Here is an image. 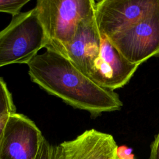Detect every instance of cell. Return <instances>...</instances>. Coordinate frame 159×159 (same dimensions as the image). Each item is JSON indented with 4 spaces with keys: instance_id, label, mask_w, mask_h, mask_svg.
Wrapping results in <instances>:
<instances>
[{
    "instance_id": "cell-1",
    "label": "cell",
    "mask_w": 159,
    "mask_h": 159,
    "mask_svg": "<svg viewBox=\"0 0 159 159\" xmlns=\"http://www.w3.org/2000/svg\"><path fill=\"white\" fill-rule=\"evenodd\" d=\"M32 82L71 107L92 117L119 111L123 103L114 91L101 87L68 58L50 50L37 54L27 64Z\"/></svg>"
},
{
    "instance_id": "cell-13",
    "label": "cell",
    "mask_w": 159,
    "mask_h": 159,
    "mask_svg": "<svg viewBox=\"0 0 159 159\" xmlns=\"http://www.w3.org/2000/svg\"><path fill=\"white\" fill-rule=\"evenodd\" d=\"M149 159H159V132L150 145Z\"/></svg>"
},
{
    "instance_id": "cell-3",
    "label": "cell",
    "mask_w": 159,
    "mask_h": 159,
    "mask_svg": "<svg viewBox=\"0 0 159 159\" xmlns=\"http://www.w3.org/2000/svg\"><path fill=\"white\" fill-rule=\"evenodd\" d=\"M47 45L36 9L21 12L0 31V68L15 63L27 65Z\"/></svg>"
},
{
    "instance_id": "cell-8",
    "label": "cell",
    "mask_w": 159,
    "mask_h": 159,
    "mask_svg": "<svg viewBox=\"0 0 159 159\" xmlns=\"http://www.w3.org/2000/svg\"><path fill=\"white\" fill-rule=\"evenodd\" d=\"M56 149L57 159H120L113 136L94 129L60 143Z\"/></svg>"
},
{
    "instance_id": "cell-7",
    "label": "cell",
    "mask_w": 159,
    "mask_h": 159,
    "mask_svg": "<svg viewBox=\"0 0 159 159\" xmlns=\"http://www.w3.org/2000/svg\"><path fill=\"white\" fill-rule=\"evenodd\" d=\"M139 65L128 61L104 36H101L98 56L88 77L104 88L114 91L125 86Z\"/></svg>"
},
{
    "instance_id": "cell-10",
    "label": "cell",
    "mask_w": 159,
    "mask_h": 159,
    "mask_svg": "<svg viewBox=\"0 0 159 159\" xmlns=\"http://www.w3.org/2000/svg\"><path fill=\"white\" fill-rule=\"evenodd\" d=\"M15 112L16 107L12 94L4 79L0 77V116H9Z\"/></svg>"
},
{
    "instance_id": "cell-12",
    "label": "cell",
    "mask_w": 159,
    "mask_h": 159,
    "mask_svg": "<svg viewBox=\"0 0 159 159\" xmlns=\"http://www.w3.org/2000/svg\"><path fill=\"white\" fill-rule=\"evenodd\" d=\"M35 159H57L56 145L51 144L44 137Z\"/></svg>"
},
{
    "instance_id": "cell-14",
    "label": "cell",
    "mask_w": 159,
    "mask_h": 159,
    "mask_svg": "<svg viewBox=\"0 0 159 159\" xmlns=\"http://www.w3.org/2000/svg\"><path fill=\"white\" fill-rule=\"evenodd\" d=\"M9 116H0V140L1 139L6 122Z\"/></svg>"
},
{
    "instance_id": "cell-2",
    "label": "cell",
    "mask_w": 159,
    "mask_h": 159,
    "mask_svg": "<svg viewBox=\"0 0 159 159\" xmlns=\"http://www.w3.org/2000/svg\"><path fill=\"white\" fill-rule=\"evenodd\" d=\"M94 0H37L35 8L47 39L46 49L62 53L80 24L94 14Z\"/></svg>"
},
{
    "instance_id": "cell-11",
    "label": "cell",
    "mask_w": 159,
    "mask_h": 159,
    "mask_svg": "<svg viewBox=\"0 0 159 159\" xmlns=\"http://www.w3.org/2000/svg\"><path fill=\"white\" fill-rule=\"evenodd\" d=\"M30 0H0V12L10 14L13 16L19 14L21 9Z\"/></svg>"
},
{
    "instance_id": "cell-4",
    "label": "cell",
    "mask_w": 159,
    "mask_h": 159,
    "mask_svg": "<svg viewBox=\"0 0 159 159\" xmlns=\"http://www.w3.org/2000/svg\"><path fill=\"white\" fill-rule=\"evenodd\" d=\"M130 63L159 57V2L140 20L107 38Z\"/></svg>"
},
{
    "instance_id": "cell-9",
    "label": "cell",
    "mask_w": 159,
    "mask_h": 159,
    "mask_svg": "<svg viewBox=\"0 0 159 159\" xmlns=\"http://www.w3.org/2000/svg\"><path fill=\"white\" fill-rule=\"evenodd\" d=\"M101 40L94 14L80 24L72 42L61 54L88 76L98 56Z\"/></svg>"
},
{
    "instance_id": "cell-5",
    "label": "cell",
    "mask_w": 159,
    "mask_h": 159,
    "mask_svg": "<svg viewBox=\"0 0 159 159\" xmlns=\"http://www.w3.org/2000/svg\"><path fill=\"white\" fill-rule=\"evenodd\" d=\"M44 137L26 116H9L0 140V159H35Z\"/></svg>"
},
{
    "instance_id": "cell-6",
    "label": "cell",
    "mask_w": 159,
    "mask_h": 159,
    "mask_svg": "<svg viewBox=\"0 0 159 159\" xmlns=\"http://www.w3.org/2000/svg\"><path fill=\"white\" fill-rule=\"evenodd\" d=\"M159 0H101L96 2L94 16L101 34L108 38L140 20Z\"/></svg>"
}]
</instances>
